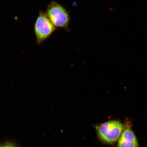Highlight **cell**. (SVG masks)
<instances>
[{
  "label": "cell",
  "mask_w": 147,
  "mask_h": 147,
  "mask_svg": "<svg viewBox=\"0 0 147 147\" xmlns=\"http://www.w3.org/2000/svg\"><path fill=\"white\" fill-rule=\"evenodd\" d=\"M96 128L99 138L104 143L112 144L119 140L124 125L119 121H110L96 126Z\"/></svg>",
  "instance_id": "cell-1"
},
{
  "label": "cell",
  "mask_w": 147,
  "mask_h": 147,
  "mask_svg": "<svg viewBox=\"0 0 147 147\" xmlns=\"http://www.w3.org/2000/svg\"><path fill=\"white\" fill-rule=\"evenodd\" d=\"M55 26L69 30L70 17L64 7L56 1H52L47 7L45 13Z\"/></svg>",
  "instance_id": "cell-2"
},
{
  "label": "cell",
  "mask_w": 147,
  "mask_h": 147,
  "mask_svg": "<svg viewBox=\"0 0 147 147\" xmlns=\"http://www.w3.org/2000/svg\"><path fill=\"white\" fill-rule=\"evenodd\" d=\"M56 29V27L51 22L45 13L40 11L36 18L34 27L37 44L40 45Z\"/></svg>",
  "instance_id": "cell-3"
},
{
  "label": "cell",
  "mask_w": 147,
  "mask_h": 147,
  "mask_svg": "<svg viewBox=\"0 0 147 147\" xmlns=\"http://www.w3.org/2000/svg\"><path fill=\"white\" fill-rule=\"evenodd\" d=\"M117 147H139L138 143L132 130L131 123L126 120L124 129L118 140Z\"/></svg>",
  "instance_id": "cell-4"
},
{
  "label": "cell",
  "mask_w": 147,
  "mask_h": 147,
  "mask_svg": "<svg viewBox=\"0 0 147 147\" xmlns=\"http://www.w3.org/2000/svg\"><path fill=\"white\" fill-rule=\"evenodd\" d=\"M0 147H18L14 143L11 142H6L0 145Z\"/></svg>",
  "instance_id": "cell-5"
}]
</instances>
